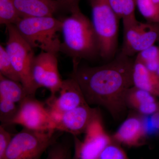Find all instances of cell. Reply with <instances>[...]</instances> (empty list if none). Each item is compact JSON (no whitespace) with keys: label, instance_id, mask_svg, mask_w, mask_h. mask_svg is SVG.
<instances>
[{"label":"cell","instance_id":"cell-30","mask_svg":"<svg viewBox=\"0 0 159 159\" xmlns=\"http://www.w3.org/2000/svg\"><path fill=\"white\" fill-rule=\"evenodd\" d=\"M156 73L159 76V67L158 69L157 70V71Z\"/></svg>","mask_w":159,"mask_h":159},{"label":"cell","instance_id":"cell-5","mask_svg":"<svg viewBox=\"0 0 159 159\" xmlns=\"http://www.w3.org/2000/svg\"><path fill=\"white\" fill-rule=\"evenodd\" d=\"M62 132L56 129L33 130L23 128L12 136L6 159H40L47 149L57 142Z\"/></svg>","mask_w":159,"mask_h":159},{"label":"cell","instance_id":"cell-20","mask_svg":"<svg viewBox=\"0 0 159 159\" xmlns=\"http://www.w3.org/2000/svg\"><path fill=\"white\" fill-rule=\"evenodd\" d=\"M20 17L12 0H0V24L15 25Z\"/></svg>","mask_w":159,"mask_h":159},{"label":"cell","instance_id":"cell-15","mask_svg":"<svg viewBox=\"0 0 159 159\" xmlns=\"http://www.w3.org/2000/svg\"><path fill=\"white\" fill-rule=\"evenodd\" d=\"M156 97L147 91L133 86L127 93L126 102L127 106L140 113L151 116L159 113V102Z\"/></svg>","mask_w":159,"mask_h":159},{"label":"cell","instance_id":"cell-10","mask_svg":"<svg viewBox=\"0 0 159 159\" xmlns=\"http://www.w3.org/2000/svg\"><path fill=\"white\" fill-rule=\"evenodd\" d=\"M31 75L38 88H45L51 95L56 93L62 85L57 55L52 53L41 51L34 56L31 64Z\"/></svg>","mask_w":159,"mask_h":159},{"label":"cell","instance_id":"cell-6","mask_svg":"<svg viewBox=\"0 0 159 159\" xmlns=\"http://www.w3.org/2000/svg\"><path fill=\"white\" fill-rule=\"evenodd\" d=\"M7 40L5 48L18 75L27 97H35L38 88L31 75V67L35 56L33 49L20 35L13 25L6 26Z\"/></svg>","mask_w":159,"mask_h":159},{"label":"cell","instance_id":"cell-27","mask_svg":"<svg viewBox=\"0 0 159 159\" xmlns=\"http://www.w3.org/2000/svg\"><path fill=\"white\" fill-rule=\"evenodd\" d=\"M59 5L60 9L72 12L80 9L79 2L80 0H56Z\"/></svg>","mask_w":159,"mask_h":159},{"label":"cell","instance_id":"cell-28","mask_svg":"<svg viewBox=\"0 0 159 159\" xmlns=\"http://www.w3.org/2000/svg\"><path fill=\"white\" fill-rule=\"evenodd\" d=\"M152 1L155 3L156 4H157L158 6H159V0H152Z\"/></svg>","mask_w":159,"mask_h":159},{"label":"cell","instance_id":"cell-18","mask_svg":"<svg viewBox=\"0 0 159 159\" xmlns=\"http://www.w3.org/2000/svg\"><path fill=\"white\" fill-rule=\"evenodd\" d=\"M111 7L119 20L136 18L135 10L137 0H108Z\"/></svg>","mask_w":159,"mask_h":159},{"label":"cell","instance_id":"cell-25","mask_svg":"<svg viewBox=\"0 0 159 159\" xmlns=\"http://www.w3.org/2000/svg\"><path fill=\"white\" fill-rule=\"evenodd\" d=\"M49 148L48 156L45 159H69V148L65 144L56 142Z\"/></svg>","mask_w":159,"mask_h":159},{"label":"cell","instance_id":"cell-13","mask_svg":"<svg viewBox=\"0 0 159 159\" xmlns=\"http://www.w3.org/2000/svg\"><path fill=\"white\" fill-rule=\"evenodd\" d=\"M21 18L54 16L60 10L56 0H12Z\"/></svg>","mask_w":159,"mask_h":159},{"label":"cell","instance_id":"cell-21","mask_svg":"<svg viewBox=\"0 0 159 159\" xmlns=\"http://www.w3.org/2000/svg\"><path fill=\"white\" fill-rule=\"evenodd\" d=\"M136 7L147 22L159 24V6L152 0H137Z\"/></svg>","mask_w":159,"mask_h":159},{"label":"cell","instance_id":"cell-1","mask_svg":"<svg viewBox=\"0 0 159 159\" xmlns=\"http://www.w3.org/2000/svg\"><path fill=\"white\" fill-rule=\"evenodd\" d=\"M134 60L121 52L107 63L98 66H79L72 77L78 83L89 104L100 106L116 120L127 109L126 97L134 86Z\"/></svg>","mask_w":159,"mask_h":159},{"label":"cell","instance_id":"cell-19","mask_svg":"<svg viewBox=\"0 0 159 159\" xmlns=\"http://www.w3.org/2000/svg\"><path fill=\"white\" fill-rule=\"evenodd\" d=\"M135 61L145 66L149 70L157 73L159 67V47L154 45L136 55Z\"/></svg>","mask_w":159,"mask_h":159},{"label":"cell","instance_id":"cell-29","mask_svg":"<svg viewBox=\"0 0 159 159\" xmlns=\"http://www.w3.org/2000/svg\"><path fill=\"white\" fill-rule=\"evenodd\" d=\"M157 121H158V126H159V114H158V115Z\"/></svg>","mask_w":159,"mask_h":159},{"label":"cell","instance_id":"cell-11","mask_svg":"<svg viewBox=\"0 0 159 159\" xmlns=\"http://www.w3.org/2000/svg\"><path fill=\"white\" fill-rule=\"evenodd\" d=\"M49 112L54 129L68 133L74 136L85 132L91 122L100 114L98 109L92 108L88 103L61 113Z\"/></svg>","mask_w":159,"mask_h":159},{"label":"cell","instance_id":"cell-14","mask_svg":"<svg viewBox=\"0 0 159 159\" xmlns=\"http://www.w3.org/2000/svg\"><path fill=\"white\" fill-rule=\"evenodd\" d=\"M146 133L142 120L135 117L129 118L115 133L113 139L129 146L139 145Z\"/></svg>","mask_w":159,"mask_h":159},{"label":"cell","instance_id":"cell-12","mask_svg":"<svg viewBox=\"0 0 159 159\" xmlns=\"http://www.w3.org/2000/svg\"><path fill=\"white\" fill-rule=\"evenodd\" d=\"M87 103L78 83L71 77L63 80L59 90L51 95L47 101V108L50 111L65 112Z\"/></svg>","mask_w":159,"mask_h":159},{"label":"cell","instance_id":"cell-7","mask_svg":"<svg viewBox=\"0 0 159 159\" xmlns=\"http://www.w3.org/2000/svg\"><path fill=\"white\" fill-rule=\"evenodd\" d=\"M123 43L120 52L129 57L154 45L159 39V24L139 21L136 18L122 20Z\"/></svg>","mask_w":159,"mask_h":159},{"label":"cell","instance_id":"cell-26","mask_svg":"<svg viewBox=\"0 0 159 159\" xmlns=\"http://www.w3.org/2000/svg\"><path fill=\"white\" fill-rule=\"evenodd\" d=\"M13 136L7 131L5 126H0V159H6V151Z\"/></svg>","mask_w":159,"mask_h":159},{"label":"cell","instance_id":"cell-4","mask_svg":"<svg viewBox=\"0 0 159 159\" xmlns=\"http://www.w3.org/2000/svg\"><path fill=\"white\" fill-rule=\"evenodd\" d=\"M92 21L98 39L101 58L110 61L117 54L119 20L108 0H88Z\"/></svg>","mask_w":159,"mask_h":159},{"label":"cell","instance_id":"cell-31","mask_svg":"<svg viewBox=\"0 0 159 159\" xmlns=\"http://www.w3.org/2000/svg\"><path fill=\"white\" fill-rule=\"evenodd\" d=\"M157 42H158V43H159V40H158V41Z\"/></svg>","mask_w":159,"mask_h":159},{"label":"cell","instance_id":"cell-2","mask_svg":"<svg viewBox=\"0 0 159 159\" xmlns=\"http://www.w3.org/2000/svg\"><path fill=\"white\" fill-rule=\"evenodd\" d=\"M61 20L63 40L60 52L72 58L74 72L83 60H91L100 56L99 40L92 21L80 9Z\"/></svg>","mask_w":159,"mask_h":159},{"label":"cell","instance_id":"cell-24","mask_svg":"<svg viewBox=\"0 0 159 159\" xmlns=\"http://www.w3.org/2000/svg\"><path fill=\"white\" fill-rule=\"evenodd\" d=\"M99 159H128L124 150L119 146L111 143L104 148Z\"/></svg>","mask_w":159,"mask_h":159},{"label":"cell","instance_id":"cell-22","mask_svg":"<svg viewBox=\"0 0 159 159\" xmlns=\"http://www.w3.org/2000/svg\"><path fill=\"white\" fill-rule=\"evenodd\" d=\"M0 75L8 79L20 82L18 75L14 67L5 47L0 45Z\"/></svg>","mask_w":159,"mask_h":159},{"label":"cell","instance_id":"cell-16","mask_svg":"<svg viewBox=\"0 0 159 159\" xmlns=\"http://www.w3.org/2000/svg\"><path fill=\"white\" fill-rule=\"evenodd\" d=\"M133 81L134 86L159 97V76L149 70L142 63L134 60Z\"/></svg>","mask_w":159,"mask_h":159},{"label":"cell","instance_id":"cell-23","mask_svg":"<svg viewBox=\"0 0 159 159\" xmlns=\"http://www.w3.org/2000/svg\"><path fill=\"white\" fill-rule=\"evenodd\" d=\"M9 100L0 98V120L1 125H10L18 109L19 105Z\"/></svg>","mask_w":159,"mask_h":159},{"label":"cell","instance_id":"cell-9","mask_svg":"<svg viewBox=\"0 0 159 159\" xmlns=\"http://www.w3.org/2000/svg\"><path fill=\"white\" fill-rule=\"evenodd\" d=\"M10 125H20L33 130L55 129L47 107L35 97H27L19 104L17 113Z\"/></svg>","mask_w":159,"mask_h":159},{"label":"cell","instance_id":"cell-8","mask_svg":"<svg viewBox=\"0 0 159 159\" xmlns=\"http://www.w3.org/2000/svg\"><path fill=\"white\" fill-rule=\"evenodd\" d=\"M80 141L74 137V159H99L104 148L111 143V139L103 127L100 114L91 122Z\"/></svg>","mask_w":159,"mask_h":159},{"label":"cell","instance_id":"cell-3","mask_svg":"<svg viewBox=\"0 0 159 159\" xmlns=\"http://www.w3.org/2000/svg\"><path fill=\"white\" fill-rule=\"evenodd\" d=\"M20 35L32 48L57 55L61 42L58 35L61 31V20L54 16L24 18L14 25Z\"/></svg>","mask_w":159,"mask_h":159},{"label":"cell","instance_id":"cell-17","mask_svg":"<svg viewBox=\"0 0 159 159\" xmlns=\"http://www.w3.org/2000/svg\"><path fill=\"white\" fill-rule=\"evenodd\" d=\"M27 97L20 82L0 75V98L7 99L19 105Z\"/></svg>","mask_w":159,"mask_h":159}]
</instances>
